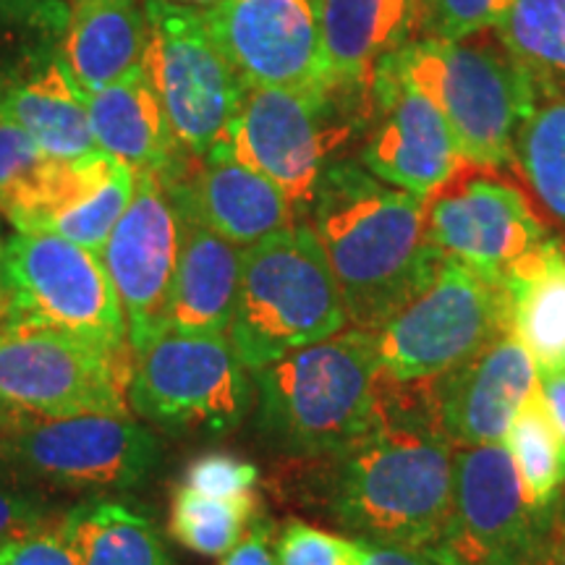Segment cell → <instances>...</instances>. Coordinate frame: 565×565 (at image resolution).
Segmentation results:
<instances>
[{"label":"cell","mask_w":565,"mask_h":565,"mask_svg":"<svg viewBox=\"0 0 565 565\" xmlns=\"http://www.w3.org/2000/svg\"><path fill=\"white\" fill-rule=\"evenodd\" d=\"M0 252H3V246H0Z\"/></svg>","instance_id":"ee69618b"},{"label":"cell","mask_w":565,"mask_h":565,"mask_svg":"<svg viewBox=\"0 0 565 565\" xmlns=\"http://www.w3.org/2000/svg\"><path fill=\"white\" fill-rule=\"evenodd\" d=\"M364 565H440L422 550L391 547V545H370L366 542Z\"/></svg>","instance_id":"ab89813d"},{"label":"cell","mask_w":565,"mask_h":565,"mask_svg":"<svg viewBox=\"0 0 565 565\" xmlns=\"http://www.w3.org/2000/svg\"><path fill=\"white\" fill-rule=\"evenodd\" d=\"M309 225L320 238L351 328L377 333L416 299L445 259L424 233V196L387 186L359 160H335Z\"/></svg>","instance_id":"7a4b0ae2"},{"label":"cell","mask_w":565,"mask_h":565,"mask_svg":"<svg viewBox=\"0 0 565 565\" xmlns=\"http://www.w3.org/2000/svg\"><path fill=\"white\" fill-rule=\"evenodd\" d=\"M408 79L456 134L463 160L513 168V145L536 87L494 30L466 40L419 38L398 53Z\"/></svg>","instance_id":"5b68a950"},{"label":"cell","mask_w":565,"mask_h":565,"mask_svg":"<svg viewBox=\"0 0 565 565\" xmlns=\"http://www.w3.org/2000/svg\"><path fill=\"white\" fill-rule=\"evenodd\" d=\"M58 532L79 565H173L152 515L108 494H92L58 519Z\"/></svg>","instance_id":"4316f807"},{"label":"cell","mask_w":565,"mask_h":565,"mask_svg":"<svg viewBox=\"0 0 565 565\" xmlns=\"http://www.w3.org/2000/svg\"><path fill=\"white\" fill-rule=\"evenodd\" d=\"M364 105L335 89H246L225 147L286 194L307 223L317 189L338 152L362 134Z\"/></svg>","instance_id":"8992f818"},{"label":"cell","mask_w":565,"mask_h":565,"mask_svg":"<svg viewBox=\"0 0 565 565\" xmlns=\"http://www.w3.org/2000/svg\"><path fill=\"white\" fill-rule=\"evenodd\" d=\"M145 40V0H68L63 58L84 92L141 66Z\"/></svg>","instance_id":"cb8c5ba5"},{"label":"cell","mask_w":565,"mask_h":565,"mask_svg":"<svg viewBox=\"0 0 565 565\" xmlns=\"http://www.w3.org/2000/svg\"><path fill=\"white\" fill-rule=\"evenodd\" d=\"M534 359L511 330L456 370L427 380L445 437L454 448L505 443L524 401L536 391Z\"/></svg>","instance_id":"d6986e66"},{"label":"cell","mask_w":565,"mask_h":565,"mask_svg":"<svg viewBox=\"0 0 565 565\" xmlns=\"http://www.w3.org/2000/svg\"><path fill=\"white\" fill-rule=\"evenodd\" d=\"M171 3L186 6V9H196V11H207L212 6L221 3V0H171Z\"/></svg>","instance_id":"7bdbcfd3"},{"label":"cell","mask_w":565,"mask_h":565,"mask_svg":"<svg viewBox=\"0 0 565 565\" xmlns=\"http://www.w3.org/2000/svg\"><path fill=\"white\" fill-rule=\"evenodd\" d=\"M278 565H364L366 542L291 519L275 545Z\"/></svg>","instance_id":"d6a6232c"},{"label":"cell","mask_w":565,"mask_h":565,"mask_svg":"<svg viewBox=\"0 0 565 565\" xmlns=\"http://www.w3.org/2000/svg\"><path fill=\"white\" fill-rule=\"evenodd\" d=\"M494 34L536 92L565 95V0H513Z\"/></svg>","instance_id":"f546056e"},{"label":"cell","mask_w":565,"mask_h":565,"mask_svg":"<svg viewBox=\"0 0 565 565\" xmlns=\"http://www.w3.org/2000/svg\"><path fill=\"white\" fill-rule=\"evenodd\" d=\"M47 160L51 154L0 110V204L21 192Z\"/></svg>","instance_id":"d590c367"},{"label":"cell","mask_w":565,"mask_h":565,"mask_svg":"<svg viewBox=\"0 0 565 565\" xmlns=\"http://www.w3.org/2000/svg\"><path fill=\"white\" fill-rule=\"evenodd\" d=\"M0 456L40 487L110 494L145 484L160 448L129 416H55L0 404Z\"/></svg>","instance_id":"ba28073f"},{"label":"cell","mask_w":565,"mask_h":565,"mask_svg":"<svg viewBox=\"0 0 565 565\" xmlns=\"http://www.w3.org/2000/svg\"><path fill=\"white\" fill-rule=\"evenodd\" d=\"M513 0H419V38L466 40L494 30Z\"/></svg>","instance_id":"836d02e7"},{"label":"cell","mask_w":565,"mask_h":565,"mask_svg":"<svg viewBox=\"0 0 565 565\" xmlns=\"http://www.w3.org/2000/svg\"><path fill=\"white\" fill-rule=\"evenodd\" d=\"M555 513L529 505L505 443L456 448L448 524L427 555L440 565H534Z\"/></svg>","instance_id":"7c38bea8"},{"label":"cell","mask_w":565,"mask_h":565,"mask_svg":"<svg viewBox=\"0 0 565 565\" xmlns=\"http://www.w3.org/2000/svg\"><path fill=\"white\" fill-rule=\"evenodd\" d=\"M0 565H79L55 526H40L0 545Z\"/></svg>","instance_id":"74e56055"},{"label":"cell","mask_w":565,"mask_h":565,"mask_svg":"<svg viewBox=\"0 0 565 565\" xmlns=\"http://www.w3.org/2000/svg\"><path fill=\"white\" fill-rule=\"evenodd\" d=\"M511 330L503 278L456 257L374 333L380 370L395 383H419L456 370Z\"/></svg>","instance_id":"9c48e42d"},{"label":"cell","mask_w":565,"mask_h":565,"mask_svg":"<svg viewBox=\"0 0 565 565\" xmlns=\"http://www.w3.org/2000/svg\"><path fill=\"white\" fill-rule=\"evenodd\" d=\"M454 454L427 380L395 383L383 374L370 427L335 454L301 461V505L353 540L427 553L448 524Z\"/></svg>","instance_id":"6da1fadb"},{"label":"cell","mask_w":565,"mask_h":565,"mask_svg":"<svg viewBox=\"0 0 565 565\" xmlns=\"http://www.w3.org/2000/svg\"><path fill=\"white\" fill-rule=\"evenodd\" d=\"M0 328H51L108 351L134 353L103 259L55 233H17L6 242Z\"/></svg>","instance_id":"52a82bcc"},{"label":"cell","mask_w":565,"mask_h":565,"mask_svg":"<svg viewBox=\"0 0 565 565\" xmlns=\"http://www.w3.org/2000/svg\"><path fill=\"white\" fill-rule=\"evenodd\" d=\"M540 385L542 398L553 414V419L565 437V370H553V372H540Z\"/></svg>","instance_id":"60d3db41"},{"label":"cell","mask_w":565,"mask_h":565,"mask_svg":"<svg viewBox=\"0 0 565 565\" xmlns=\"http://www.w3.org/2000/svg\"><path fill=\"white\" fill-rule=\"evenodd\" d=\"M51 498L17 466L0 456V545L13 536L51 524Z\"/></svg>","instance_id":"e575fe53"},{"label":"cell","mask_w":565,"mask_h":565,"mask_svg":"<svg viewBox=\"0 0 565 565\" xmlns=\"http://www.w3.org/2000/svg\"><path fill=\"white\" fill-rule=\"evenodd\" d=\"M134 353L51 328H0V404L38 414L129 416Z\"/></svg>","instance_id":"5bb4252c"},{"label":"cell","mask_w":565,"mask_h":565,"mask_svg":"<svg viewBox=\"0 0 565 565\" xmlns=\"http://www.w3.org/2000/svg\"><path fill=\"white\" fill-rule=\"evenodd\" d=\"M100 259L121 301L129 345L137 353L166 330L179 259L175 210L154 173H137L131 204L110 231Z\"/></svg>","instance_id":"e0dca14e"},{"label":"cell","mask_w":565,"mask_h":565,"mask_svg":"<svg viewBox=\"0 0 565 565\" xmlns=\"http://www.w3.org/2000/svg\"><path fill=\"white\" fill-rule=\"evenodd\" d=\"M349 328L341 291L309 223L242 252V282L228 341L249 372Z\"/></svg>","instance_id":"277c9868"},{"label":"cell","mask_w":565,"mask_h":565,"mask_svg":"<svg viewBox=\"0 0 565 565\" xmlns=\"http://www.w3.org/2000/svg\"><path fill=\"white\" fill-rule=\"evenodd\" d=\"M359 162L387 186L427 196L463 162L440 108L401 68L398 55L377 68L366 89Z\"/></svg>","instance_id":"9a60e30c"},{"label":"cell","mask_w":565,"mask_h":565,"mask_svg":"<svg viewBox=\"0 0 565 565\" xmlns=\"http://www.w3.org/2000/svg\"><path fill=\"white\" fill-rule=\"evenodd\" d=\"M89 129L97 150L108 152L134 173L150 171L173 183L194 158L175 139L158 92L137 66L108 87L87 92Z\"/></svg>","instance_id":"44dd1931"},{"label":"cell","mask_w":565,"mask_h":565,"mask_svg":"<svg viewBox=\"0 0 565 565\" xmlns=\"http://www.w3.org/2000/svg\"><path fill=\"white\" fill-rule=\"evenodd\" d=\"M257 482V466L231 454L200 456L183 471V487L210 494V498H233V494L252 492Z\"/></svg>","instance_id":"8d00e7d4"},{"label":"cell","mask_w":565,"mask_h":565,"mask_svg":"<svg viewBox=\"0 0 565 565\" xmlns=\"http://www.w3.org/2000/svg\"><path fill=\"white\" fill-rule=\"evenodd\" d=\"M270 521H252L249 532L238 540V545L233 547L231 553H225L221 565H278V557H275L270 550Z\"/></svg>","instance_id":"f35d334b"},{"label":"cell","mask_w":565,"mask_h":565,"mask_svg":"<svg viewBox=\"0 0 565 565\" xmlns=\"http://www.w3.org/2000/svg\"><path fill=\"white\" fill-rule=\"evenodd\" d=\"M419 0H324L330 89L366 105L377 68L419 40Z\"/></svg>","instance_id":"7402d4cb"},{"label":"cell","mask_w":565,"mask_h":565,"mask_svg":"<svg viewBox=\"0 0 565 565\" xmlns=\"http://www.w3.org/2000/svg\"><path fill=\"white\" fill-rule=\"evenodd\" d=\"M324 0H221L202 11L246 89H330Z\"/></svg>","instance_id":"2e32d148"},{"label":"cell","mask_w":565,"mask_h":565,"mask_svg":"<svg viewBox=\"0 0 565 565\" xmlns=\"http://www.w3.org/2000/svg\"><path fill=\"white\" fill-rule=\"evenodd\" d=\"M257 429L288 461H315L370 427L383 370L374 333L343 328L254 372Z\"/></svg>","instance_id":"3957f363"},{"label":"cell","mask_w":565,"mask_h":565,"mask_svg":"<svg viewBox=\"0 0 565 565\" xmlns=\"http://www.w3.org/2000/svg\"><path fill=\"white\" fill-rule=\"evenodd\" d=\"M141 68L158 92L168 124L192 158L221 147L242 110L246 87L204 24L202 11L145 0Z\"/></svg>","instance_id":"30bf717a"},{"label":"cell","mask_w":565,"mask_h":565,"mask_svg":"<svg viewBox=\"0 0 565 565\" xmlns=\"http://www.w3.org/2000/svg\"><path fill=\"white\" fill-rule=\"evenodd\" d=\"M257 498L252 492L233 498H210L179 487L171 505V536L200 555H225L238 545L244 529L254 521Z\"/></svg>","instance_id":"1f68e13d"},{"label":"cell","mask_w":565,"mask_h":565,"mask_svg":"<svg viewBox=\"0 0 565 565\" xmlns=\"http://www.w3.org/2000/svg\"><path fill=\"white\" fill-rule=\"evenodd\" d=\"M529 505L555 513L565 498V437L542 398L540 385L521 404L505 435Z\"/></svg>","instance_id":"f1b7e54d"},{"label":"cell","mask_w":565,"mask_h":565,"mask_svg":"<svg viewBox=\"0 0 565 565\" xmlns=\"http://www.w3.org/2000/svg\"><path fill=\"white\" fill-rule=\"evenodd\" d=\"M534 565H565V498L547 529L545 545H542Z\"/></svg>","instance_id":"b9f144b4"},{"label":"cell","mask_w":565,"mask_h":565,"mask_svg":"<svg viewBox=\"0 0 565 565\" xmlns=\"http://www.w3.org/2000/svg\"><path fill=\"white\" fill-rule=\"evenodd\" d=\"M513 173L532 200L565 228V95L536 92L513 145Z\"/></svg>","instance_id":"83f0119b"},{"label":"cell","mask_w":565,"mask_h":565,"mask_svg":"<svg viewBox=\"0 0 565 565\" xmlns=\"http://www.w3.org/2000/svg\"><path fill=\"white\" fill-rule=\"evenodd\" d=\"M0 110L17 121L51 158L76 160L95 152L87 92L71 74L66 58H55L0 92Z\"/></svg>","instance_id":"484cf974"},{"label":"cell","mask_w":565,"mask_h":565,"mask_svg":"<svg viewBox=\"0 0 565 565\" xmlns=\"http://www.w3.org/2000/svg\"><path fill=\"white\" fill-rule=\"evenodd\" d=\"M511 333L536 370H565V238L550 236L503 275Z\"/></svg>","instance_id":"d4e9b609"},{"label":"cell","mask_w":565,"mask_h":565,"mask_svg":"<svg viewBox=\"0 0 565 565\" xmlns=\"http://www.w3.org/2000/svg\"><path fill=\"white\" fill-rule=\"evenodd\" d=\"M175 223L179 259L166 328L186 335H225L236 312L244 249L183 210H175Z\"/></svg>","instance_id":"603a6c76"},{"label":"cell","mask_w":565,"mask_h":565,"mask_svg":"<svg viewBox=\"0 0 565 565\" xmlns=\"http://www.w3.org/2000/svg\"><path fill=\"white\" fill-rule=\"evenodd\" d=\"M424 233L445 257L494 278L550 238L545 217L513 168L469 160L424 196Z\"/></svg>","instance_id":"4fadbf2b"},{"label":"cell","mask_w":565,"mask_h":565,"mask_svg":"<svg viewBox=\"0 0 565 565\" xmlns=\"http://www.w3.org/2000/svg\"><path fill=\"white\" fill-rule=\"evenodd\" d=\"M134 189L137 173L95 150L76 160L51 158L0 210L19 233H55L100 257Z\"/></svg>","instance_id":"ac0fdd59"},{"label":"cell","mask_w":565,"mask_h":565,"mask_svg":"<svg viewBox=\"0 0 565 565\" xmlns=\"http://www.w3.org/2000/svg\"><path fill=\"white\" fill-rule=\"evenodd\" d=\"M68 0H0V92L63 58Z\"/></svg>","instance_id":"4dcf8cb0"},{"label":"cell","mask_w":565,"mask_h":565,"mask_svg":"<svg viewBox=\"0 0 565 565\" xmlns=\"http://www.w3.org/2000/svg\"><path fill=\"white\" fill-rule=\"evenodd\" d=\"M225 335L160 330L134 353L129 408L168 433H231L249 412L254 383Z\"/></svg>","instance_id":"8fae6325"},{"label":"cell","mask_w":565,"mask_h":565,"mask_svg":"<svg viewBox=\"0 0 565 565\" xmlns=\"http://www.w3.org/2000/svg\"><path fill=\"white\" fill-rule=\"evenodd\" d=\"M166 192L175 210L192 215L238 249L299 223L286 194L263 173L244 166L225 141L189 162Z\"/></svg>","instance_id":"ffe728a7"}]
</instances>
